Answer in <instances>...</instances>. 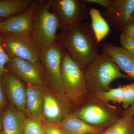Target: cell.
Segmentation results:
<instances>
[{
	"instance_id": "6da1fadb",
	"label": "cell",
	"mask_w": 134,
	"mask_h": 134,
	"mask_svg": "<svg viewBox=\"0 0 134 134\" xmlns=\"http://www.w3.org/2000/svg\"><path fill=\"white\" fill-rule=\"evenodd\" d=\"M55 42L85 71L99 57V46L91 25L82 22L67 26L57 34Z\"/></svg>"
},
{
	"instance_id": "7a4b0ae2",
	"label": "cell",
	"mask_w": 134,
	"mask_h": 134,
	"mask_svg": "<svg viewBox=\"0 0 134 134\" xmlns=\"http://www.w3.org/2000/svg\"><path fill=\"white\" fill-rule=\"evenodd\" d=\"M84 72L88 91L94 94L110 90L111 83L116 79H130L109 55L103 52L88 65Z\"/></svg>"
},
{
	"instance_id": "3957f363",
	"label": "cell",
	"mask_w": 134,
	"mask_h": 134,
	"mask_svg": "<svg viewBox=\"0 0 134 134\" xmlns=\"http://www.w3.org/2000/svg\"><path fill=\"white\" fill-rule=\"evenodd\" d=\"M60 27L58 18L48 9V0H39L34 16L31 38L41 53L55 42Z\"/></svg>"
},
{
	"instance_id": "277c9868",
	"label": "cell",
	"mask_w": 134,
	"mask_h": 134,
	"mask_svg": "<svg viewBox=\"0 0 134 134\" xmlns=\"http://www.w3.org/2000/svg\"><path fill=\"white\" fill-rule=\"evenodd\" d=\"M63 90L76 103L84 101L88 91L84 71L65 50L61 65Z\"/></svg>"
},
{
	"instance_id": "5b68a950",
	"label": "cell",
	"mask_w": 134,
	"mask_h": 134,
	"mask_svg": "<svg viewBox=\"0 0 134 134\" xmlns=\"http://www.w3.org/2000/svg\"><path fill=\"white\" fill-rule=\"evenodd\" d=\"M0 38L3 50L10 59L16 57L33 63L41 62V52L31 37L0 32Z\"/></svg>"
},
{
	"instance_id": "8992f818",
	"label": "cell",
	"mask_w": 134,
	"mask_h": 134,
	"mask_svg": "<svg viewBox=\"0 0 134 134\" xmlns=\"http://www.w3.org/2000/svg\"><path fill=\"white\" fill-rule=\"evenodd\" d=\"M86 3L85 0H48V9L58 18L61 30L88 18Z\"/></svg>"
},
{
	"instance_id": "52a82bcc",
	"label": "cell",
	"mask_w": 134,
	"mask_h": 134,
	"mask_svg": "<svg viewBox=\"0 0 134 134\" xmlns=\"http://www.w3.org/2000/svg\"><path fill=\"white\" fill-rule=\"evenodd\" d=\"M96 98L84 104L74 115L89 125L105 129L120 117L115 108Z\"/></svg>"
},
{
	"instance_id": "ba28073f",
	"label": "cell",
	"mask_w": 134,
	"mask_h": 134,
	"mask_svg": "<svg viewBox=\"0 0 134 134\" xmlns=\"http://www.w3.org/2000/svg\"><path fill=\"white\" fill-rule=\"evenodd\" d=\"M65 50L55 42L41 52L40 60L47 77L55 88L63 90L62 62Z\"/></svg>"
},
{
	"instance_id": "9c48e42d",
	"label": "cell",
	"mask_w": 134,
	"mask_h": 134,
	"mask_svg": "<svg viewBox=\"0 0 134 134\" xmlns=\"http://www.w3.org/2000/svg\"><path fill=\"white\" fill-rule=\"evenodd\" d=\"M5 69L29 85H42L44 82V73L41 62L33 63L14 57L10 59Z\"/></svg>"
},
{
	"instance_id": "30bf717a",
	"label": "cell",
	"mask_w": 134,
	"mask_h": 134,
	"mask_svg": "<svg viewBox=\"0 0 134 134\" xmlns=\"http://www.w3.org/2000/svg\"><path fill=\"white\" fill-rule=\"evenodd\" d=\"M134 12V0H111L110 7L105 10L102 15L110 28L122 32L131 22Z\"/></svg>"
},
{
	"instance_id": "8fae6325",
	"label": "cell",
	"mask_w": 134,
	"mask_h": 134,
	"mask_svg": "<svg viewBox=\"0 0 134 134\" xmlns=\"http://www.w3.org/2000/svg\"><path fill=\"white\" fill-rule=\"evenodd\" d=\"M39 2V0H33L24 12L4 18L0 23V32L20 34L31 37L34 16Z\"/></svg>"
},
{
	"instance_id": "7c38bea8",
	"label": "cell",
	"mask_w": 134,
	"mask_h": 134,
	"mask_svg": "<svg viewBox=\"0 0 134 134\" xmlns=\"http://www.w3.org/2000/svg\"><path fill=\"white\" fill-rule=\"evenodd\" d=\"M3 91L17 110L23 112L26 108V87L18 77L6 70L1 80Z\"/></svg>"
},
{
	"instance_id": "4fadbf2b",
	"label": "cell",
	"mask_w": 134,
	"mask_h": 134,
	"mask_svg": "<svg viewBox=\"0 0 134 134\" xmlns=\"http://www.w3.org/2000/svg\"><path fill=\"white\" fill-rule=\"evenodd\" d=\"M103 52L110 56L114 63L130 79L134 80V56L122 47L105 42L100 43Z\"/></svg>"
},
{
	"instance_id": "5bb4252c",
	"label": "cell",
	"mask_w": 134,
	"mask_h": 134,
	"mask_svg": "<svg viewBox=\"0 0 134 134\" xmlns=\"http://www.w3.org/2000/svg\"><path fill=\"white\" fill-rule=\"evenodd\" d=\"M1 119L3 134H23L26 119L23 112L9 107L3 112Z\"/></svg>"
},
{
	"instance_id": "9a60e30c",
	"label": "cell",
	"mask_w": 134,
	"mask_h": 134,
	"mask_svg": "<svg viewBox=\"0 0 134 134\" xmlns=\"http://www.w3.org/2000/svg\"><path fill=\"white\" fill-rule=\"evenodd\" d=\"M44 88L42 85L26 86V111L33 118H38L43 112Z\"/></svg>"
},
{
	"instance_id": "2e32d148",
	"label": "cell",
	"mask_w": 134,
	"mask_h": 134,
	"mask_svg": "<svg viewBox=\"0 0 134 134\" xmlns=\"http://www.w3.org/2000/svg\"><path fill=\"white\" fill-rule=\"evenodd\" d=\"M59 127L66 134H100L105 129L89 125L72 114L67 115Z\"/></svg>"
},
{
	"instance_id": "e0dca14e",
	"label": "cell",
	"mask_w": 134,
	"mask_h": 134,
	"mask_svg": "<svg viewBox=\"0 0 134 134\" xmlns=\"http://www.w3.org/2000/svg\"><path fill=\"white\" fill-rule=\"evenodd\" d=\"M63 106L53 96L45 95L43 112L46 119L50 122L60 123L68 115Z\"/></svg>"
},
{
	"instance_id": "ac0fdd59",
	"label": "cell",
	"mask_w": 134,
	"mask_h": 134,
	"mask_svg": "<svg viewBox=\"0 0 134 134\" xmlns=\"http://www.w3.org/2000/svg\"><path fill=\"white\" fill-rule=\"evenodd\" d=\"M89 14L91 19L92 29L99 43L108 36L111 28L98 10L94 8H91L90 9Z\"/></svg>"
},
{
	"instance_id": "d6986e66",
	"label": "cell",
	"mask_w": 134,
	"mask_h": 134,
	"mask_svg": "<svg viewBox=\"0 0 134 134\" xmlns=\"http://www.w3.org/2000/svg\"><path fill=\"white\" fill-rule=\"evenodd\" d=\"M33 0H0V17L6 18L24 12Z\"/></svg>"
},
{
	"instance_id": "ffe728a7",
	"label": "cell",
	"mask_w": 134,
	"mask_h": 134,
	"mask_svg": "<svg viewBox=\"0 0 134 134\" xmlns=\"http://www.w3.org/2000/svg\"><path fill=\"white\" fill-rule=\"evenodd\" d=\"M100 134H134V116H122Z\"/></svg>"
},
{
	"instance_id": "44dd1931",
	"label": "cell",
	"mask_w": 134,
	"mask_h": 134,
	"mask_svg": "<svg viewBox=\"0 0 134 134\" xmlns=\"http://www.w3.org/2000/svg\"><path fill=\"white\" fill-rule=\"evenodd\" d=\"M124 90V86H120L96 93L95 97L99 100L106 103L111 101L114 103H122Z\"/></svg>"
},
{
	"instance_id": "7402d4cb",
	"label": "cell",
	"mask_w": 134,
	"mask_h": 134,
	"mask_svg": "<svg viewBox=\"0 0 134 134\" xmlns=\"http://www.w3.org/2000/svg\"><path fill=\"white\" fill-rule=\"evenodd\" d=\"M23 134H46L44 127L38 121L27 119L24 127Z\"/></svg>"
},
{
	"instance_id": "603a6c76",
	"label": "cell",
	"mask_w": 134,
	"mask_h": 134,
	"mask_svg": "<svg viewBox=\"0 0 134 134\" xmlns=\"http://www.w3.org/2000/svg\"><path fill=\"white\" fill-rule=\"evenodd\" d=\"M124 86L122 104L125 110L134 103V83Z\"/></svg>"
},
{
	"instance_id": "cb8c5ba5",
	"label": "cell",
	"mask_w": 134,
	"mask_h": 134,
	"mask_svg": "<svg viewBox=\"0 0 134 134\" xmlns=\"http://www.w3.org/2000/svg\"><path fill=\"white\" fill-rule=\"evenodd\" d=\"M10 59L3 48L0 38V81L3 74L6 71V65Z\"/></svg>"
},
{
	"instance_id": "d4e9b609",
	"label": "cell",
	"mask_w": 134,
	"mask_h": 134,
	"mask_svg": "<svg viewBox=\"0 0 134 134\" xmlns=\"http://www.w3.org/2000/svg\"><path fill=\"white\" fill-rule=\"evenodd\" d=\"M120 40L121 47L134 56V47L129 43L127 40L126 36L122 32L121 34Z\"/></svg>"
},
{
	"instance_id": "484cf974",
	"label": "cell",
	"mask_w": 134,
	"mask_h": 134,
	"mask_svg": "<svg viewBox=\"0 0 134 134\" xmlns=\"http://www.w3.org/2000/svg\"><path fill=\"white\" fill-rule=\"evenodd\" d=\"M126 36L134 40V21H131L127 25L122 32Z\"/></svg>"
},
{
	"instance_id": "4316f807",
	"label": "cell",
	"mask_w": 134,
	"mask_h": 134,
	"mask_svg": "<svg viewBox=\"0 0 134 134\" xmlns=\"http://www.w3.org/2000/svg\"><path fill=\"white\" fill-rule=\"evenodd\" d=\"M46 134H66L59 127L47 126L44 127Z\"/></svg>"
},
{
	"instance_id": "83f0119b",
	"label": "cell",
	"mask_w": 134,
	"mask_h": 134,
	"mask_svg": "<svg viewBox=\"0 0 134 134\" xmlns=\"http://www.w3.org/2000/svg\"><path fill=\"white\" fill-rule=\"evenodd\" d=\"M85 1L88 3L98 4L105 8V9H107L110 7L111 0H85Z\"/></svg>"
},
{
	"instance_id": "f1b7e54d",
	"label": "cell",
	"mask_w": 134,
	"mask_h": 134,
	"mask_svg": "<svg viewBox=\"0 0 134 134\" xmlns=\"http://www.w3.org/2000/svg\"><path fill=\"white\" fill-rule=\"evenodd\" d=\"M5 105L6 100L5 95L0 81V113L3 111V109L5 108Z\"/></svg>"
},
{
	"instance_id": "f546056e",
	"label": "cell",
	"mask_w": 134,
	"mask_h": 134,
	"mask_svg": "<svg viewBox=\"0 0 134 134\" xmlns=\"http://www.w3.org/2000/svg\"><path fill=\"white\" fill-rule=\"evenodd\" d=\"M122 115V116H134V103L128 108L124 110Z\"/></svg>"
},
{
	"instance_id": "4dcf8cb0",
	"label": "cell",
	"mask_w": 134,
	"mask_h": 134,
	"mask_svg": "<svg viewBox=\"0 0 134 134\" xmlns=\"http://www.w3.org/2000/svg\"><path fill=\"white\" fill-rule=\"evenodd\" d=\"M126 37L127 40L129 42V43H130V44H131L132 45L133 47H134V40H133L132 39L129 38V37H127V36H126Z\"/></svg>"
},
{
	"instance_id": "1f68e13d",
	"label": "cell",
	"mask_w": 134,
	"mask_h": 134,
	"mask_svg": "<svg viewBox=\"0 0 134 134\" xmlns=\"http://www.w3.org/2000/svg\"><path fill=\"white\" fill-rule=\"evenodd\" d=\"M2 129V121L1 118H0V131Z\"/></svg>"
},
{
	"instance_id": "d6a6232c",
	"label": "cell",
	"mask_w": 134,
	"mask_h": 134,
	"mask_svg": "<svg viewBox=\"0 0 134 134\" xmlns=\"http://www.w3.org/2000/svg\"><path fill=\"white\" fill-rule=\"evenodd\" d=\"M131 21H134V12L133 14V15H132V18H131Z\"/></svg>"
},
{
	"instance_id": "836d02e7",
	"label": "cell",
	"mask_w": 134,
	"mask_h": 134,
	"mask_svg": "<svg viewBox=\"0 0 134 134\" xmlns=\"http://www.w3.org/2000/svg\"><path fill=\"white\" fill-rule=\"evenodd\" d=\"M4 18H1L0 17V23H1V22H2V21L3 20V19H4Z\"/></svg>"
},
{
	"instance_id": "e575fe53",
	"label": "cell",
	"mask_w": 134,
	"mask_h": 134,
	"mask_svg": "<svg viewBox=\"0 0 134 134\" xmlns=\"http://www.w3.org/2000/svg\"><path fill=\"white\" fill-rule=\"evenodd\" d=\"M0 134H3V132L0 131Z\"/></svg>"
},
{
	"instance_id": "d590c367",
	"label": "cell",
	"mask_w": 134,
	"mask_h": 134,
	"mask_svg": "<svg viewBox=\"0 0 134 134\" xmlns=\"http://www.w3.org/2000/svg\"></svg>"
}]
</instances>
